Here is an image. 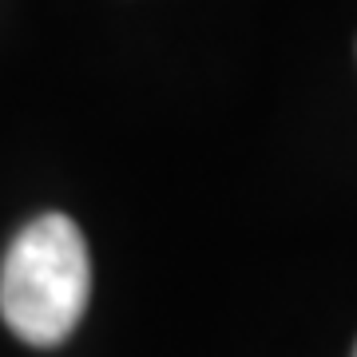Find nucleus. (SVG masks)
<instances>
[{"label": "nucleus", "mask_w": 357, "mask_h": 357, "mask_svg": "<svg viewBox=\"0 0 357 357\" xmlns=\"http://www.w3.org/2000/svg\"><path fill=\"white\" fill-rule=\"evenodd\" d=\"M354 357H357V354H354Z\"/></svg>", "instance_id": "2"}, {"label": "nucleus", "mask_w": 357, "mask_h": 357, "mask_svg": "<svg viewBox=\"0 0 357 357\" xmlns=\"http://www.w3.org/2000/svg\"><path fill=\"white\" fill-rule=\"evenodd\" d=\"M91 298L88 243L68 215H40L13 238L0 266V314L28 345L72 337Z\"/></svg>", "instance_id": "1"}]
</instances>
